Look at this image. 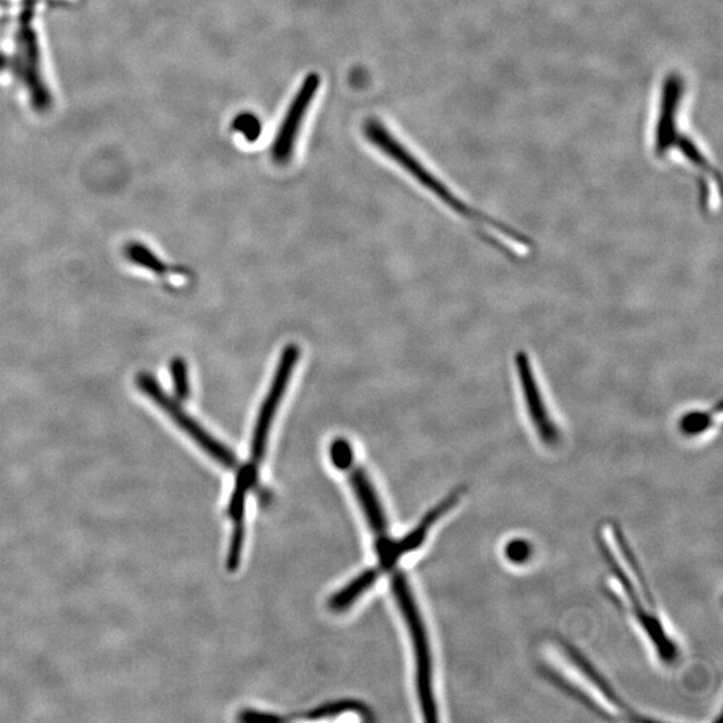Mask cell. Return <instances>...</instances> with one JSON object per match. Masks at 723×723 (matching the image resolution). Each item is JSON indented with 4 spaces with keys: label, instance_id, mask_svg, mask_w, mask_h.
<instances>
[{
    "label": "cell",
    "instance_id": "6da1fadb",
    "mask_svg": "<svg viewBox=\"0 0 723 723\" xmlns=\"http://www.w3.org/2000/svg\"><path fill=\"white\" fill-rule=\"evenodd\" d=\"M689 78L667 70L655 90L650 126V152L658 164H675L693 177L699 211L711 215L721 204V173L687 126Z\"/></svg>",
    "mask_w": 723,
    "mask_h": 723
},
{
    "label": "cell",
    "instance_id": "52a82bcc",
    "mask_svg": "<svg viewBox=\"0 0 723 723\" xmlns=\"http://www.w3.org/2000/svg\"><path fill=\"white\" fill-rule=\"evenodd\" d=\"M137 386L150 401L154 402L165 414H168L169 418L187 436L191 437L209 457L224 465L225 468H236L237 458L235 454L227 446L217 441L215 437H212L195 418L189 416L183 406L180 405L179 399L172 398L171 395L167 394V391L161 387L152 374L141 373L138 375Z\"/></svg>",
    "mask_w": 723,
    "mask_h": 723
},
{
    "label": "cell",
    "instance_id": "9c48e42d",
    "mask_svg": "<svg viewBox=\"0 0 723 723\" xmlns=\"http://www.w3.org/2000/svg\"><path fill=\"white\" fill-rule=\"evenodd\" d=\"M462 492H464L462 488L454 489L450 495L446 496L436 507L426 513L424 519L417 524V527L414 528L413 531L406 533L401 539L390 540L387 535L375 536L377 537L375 549H377L379 557V566L377 568L381 571V574L382 572L393 570L395 564H397V561L401 559L402 556L416 551V549L424 544L426 536H428L433 525L460 503Z\"/></svg>",
    "mask_w": 723,
    "mask_h": 723
},
{
    "label": "cell",
    "instance_id": "8fae6325",
    "mask_svg": "<svg viewBox=\"0 0 723 723\" xmlns=\"http://www.w3.org/2000/svg\"><path fill=\"white\" fill-rule=\"evenodd\" d=\"M350 482L353 485L355 495L358 497L359 503L362 505L363 512L373 529L375 536L387 535V520L382 505L379 503L377 493H375L373 485L367 474L361 468L351 466Z\"/></svg>",
    "mask_w": 723,
    "mask_h": 723
},
{
    "label": "cell",
    "instance_id": "2e32d148",
    "mask_svg": "<svg viewBox=\"0 0 723 723\" xmlns=\"http://www.w3.org/2000/svg\"><path fill=\"white\" fill-rule=\"evenodd\" d=\"M171 378L176 399L180 402L187 401L191 397V379L189 367L183 358H175L171 362Z\"/></svg>",
    "mask_w": 723,
    "mask_h": 723
},
{
    "label": "cell",
    "instance_id": "8992f818",
    "mask_svg": "<svg viewBox=\"0 0 723 723\" xmlns=\"http://www.w3.org/2000/svg\"><path fill=\"white\" fill-rule=\"evenodd\" d=\"M393 591L398 606L404 614L406 624H408L410 635H412L414 655H416L417 693L422 714L426 721H437V705L433 693L432 653H430L428 634H426L424 620L421 618L416 600L410 591L408 580L401 572L393 574Z\"/></svg>",
    "mask_w": 723,
    "mask_h": 723
},
{
    "label": "cell",
    "instance_id": "e0dca14e",
    "mask_svg": "<svg viewBox=\"0 0 723 723\" xmlns=\"http://www.w3.org/2000/svg\"><path fill=\"white\" fill-rule=\"evenodd\" d=\"M330 456L331 461H333L337 469L347 470V472H349L351 466L354 465L353 448H351L350 442L345 440V438H337V440L331 444Z\"/></svg>",
    "mask_w": 723,
    "mask_h": 723
},
{
    "label": "cell",
    "instance_id": "ba28073f",
    "mask_svg": "<svg viewBox=\"0 0 723 723\" xmlns=\"http://www.w3.org/2000/svg\"><path fill=\"white\" fill-rule=\"evenodd\" d=\"M34 0H27L19 19L18 46L19 53L15 62V73L23 79L30 90L31 101L35 109L46 110L51 104L50 93L47 92L39 67V46L33 23Z\"/></svg>",
    "mask_w": 723,
    "mask_h": 723
},
{
    "label": "cell",
    "instance_id": "4fadbf2b",
    "mask_svg": "<svg viewBox=\"0 0 723 723\" xmlns=\"http://www.w3.org/2000/svg\"><path fill=\"white\" fill-rule=\"evenodd\" d=\"M379 575L382 574L378 568H370V570L363 572V574L359 575L358 578H355L349 586L342 588V590L337 592V594L331 596V599L329 600V607L331 610L335 612L347 610V608L351 607V604H353L359 596H362L363 592H366L371 586H373L375 580L379 578Z\"/></svg>",
    "mask_w": 723,
    "mask_h": 723
},
{
    "label": "cell",
    "instance_id": "d6986e66",
    "mask_svg": "<svg viewBox=\"0 0 723 723\" xmlns=\"http://www.w3.org/2000/svg\"><path fill=\"white\" fill-rule=\"evenodd\" d=\"M239 721L246 723L282 722L284 717L272 713H262V711L244 710L239 715Z\"/></svg>",
    "mask_w": 723,
    "mask_h": 723
},
{
    "label": "cell",
    "instance_id": "7a4b0ae2",
    "mask_svg": "<svg viewBox=\"0 0 723 723\" xmlns=\"http://www.w3.org/2000/svg\"><path fill=\"white\" fill-rule=\"evenodd\" d=\"M363 133L375 148L385 153L395 164L404 169L412 179L444 204L453 215L460 217L462 223L468 225L477 239L485 246L495 250L509 260L527 259L535 251V240L523 229L507 223L500 217L492 215L484 209L470 203L465 197L453 191L445 181L430 171L420 158L408 148L382 121L369 118L363 125Z\"/></svg>",
    "mask_w": 723,
    "mask_h": 723
},
{
    "label": "cell",
    "instance_id": "7c38bea8",
    "mask_svg": "<svg viewBox=\"0 0 723 723\" xmlns=\"http://www.w3.org/2000/svg\"><path fill=\"white\" fill-rule=\"evenodd\" d=\"M721 414V401H717L714 405L707 406V408L685 410L677 418L678 433L687 440L701 438L705 434L713 432L715 426L719 425Z\"/></svg>",
    "mask_w": 723,
    "mask_h": 723
},
{
    "label": "cell",
    "instance_id": "3957f363",
    "mask_svg": "<svg viewBox=\"0 0 723 723\" xmlns=\"http://www.w3.org/2000/svg\"><path fill=\"white\" fill-rule=\"evenodd\" d=\"M599 545L612 578L618 583L622 592L626 610L649 636L651 645L661 661L666 665H673L679 657L677 643L667 634L665 624L659 618L657 604L647 584L645 572L640 568L622 529L618 525L607 524L600 531Z\"/></svg>",
    "mask_w": 723,
    "mask_h": 723
},
{
    "label": "cell",
    "instance_id": "ac0fdd59",
    "mask_svg": "<svg viewBox=\"0 0 723 723\" xmlns=\"http://www.w3.org/2000/svg\"><path fill=\"white\" fill-rule=\"evenodd\" d=\"M504 555L509 563L525 564L533 555L532 545L524 539H513L505 545Z\"/></svg>",
    "mask_w": 723,
    "mask_h": 723
},
{
    "label": "cell",
    "instance_id": "277c9868",
    "mask_svg": "<svg viewBox=\"0 0 723 723\" xmlns=\"http://www.w3.org/2000/svg\"><path fill=\"white\" fill-rule=\"evenodd\" d=\"M512 377L521 408L537 440L548 448L559 445L561 430L551 398L539 366L528 350L520 349L513 354Z\"/></svg>",
    "mask_w": 723,
    "mask_h": 723
},
{
    "label": "cell",
    "instance_id": "30bf717a",
    "mask_svg": "<svg viewBox=\"0 0 723 723\" xmlns=\"http://www.w3.org/2000/svg\"><path fill=\"white\" fill-rule=\"evenodd\" d=\"M319 86V74H308L303 79L295 97L292 98L286 116H284L282 124L279 126L274 142H272L271 156L276 164L286 165L291 160L304 118H306L312 101L318 94Z\"/></svg>",
    "mask_w": 723,
    "mask_h": 723
},
{
    "label": "cell",
    "instance_id": "5b68a950",
    "mask_svg": "<svg viewBox=\"0 0 723 723\" xmlns=\"http://www.w3.org/2000/svg\"><path fill=\"white\" fill-rule=\"evenodd\" d=\"M300 358V349L298 345H288L284 347L282 355H280L278 366H276L274 377L270 389L267 391L262 406H260L258 418L254 429V436L251 441V457L250 461L239 470L236 481L247 488H254L256 480H258V470L260 462L263 461L266 454L268 437L272 422L278 412L282 399L286 395L288 386H290L292 374L298 365Z\"/></svg>",
    "mask_w": 723,
    "mask_h": 723
},
{
    "label": "cell",
    "instance_id": "44dd1931",
    "mask_svg": "<svg viewBox=\"0 0 723 723\" xmlns=\"http://www.w3.org/2000/svg\"><path fill=\"white\" fill-rule=\"evenodd\" d=\"M9 67H11L9 59H7L5 55L0 54V71H5L9 69Z\"/></svg>",
    "mask_w": 723,
    "mask_h": 723
},
{
    "label": "cell",
    "instance_id": "ffe728a7",
    "mask_svg": "<svg viewBox=\"0 0 723 723\" xmlns=\"http://www.w3.org/2000/svg\"><path fill=\"white\" fill-rule=\"evenodd\" d=\"M239 122H236V128L240 130L241 133H244V136L248 138V140H255L256 137H258L260 125L258 121L251 122L247 121V117H241L239 118Z\"/></svg>",
    "mask_w": 723,
    "mask_h": 723
},
{
    "label": "cell",
    "instance_id": "5bb4252c",
    "mask_svg": "<svg viewBox=\"0 0 723 723\" xmlns=\"http://www.w3.org/2000/svg\"><path fill=\"white\" fill-rule=\"evenodd\" d=\"M349 711H353V713L361 715V717L365 719V721H374L373 713H371L369 707L357 701H339L327 703V705L315 707V709L306 711V713L292 715V717L287 718V721L288 719L296 718L320 719L338 717V715L349 713Z\"/></svg>",
    "mask_w": 723,
    "mask_h": 723
},
{
    "label": "cell",
    "instance_id": "9a60e30c",
    "mask_svg": "<svg viewBox=\"0 0 723 723\" xmlns=\"http://www.w3.org/2000/svg\"><path fill=\"white\" fill-rule=\"evenodd\" d=\"M125 256L138 267L156 275H167L169 267L152 250L141 243H130L125 247Z\"/></svg>",
    "mask_w": 723,
    "mask_h": 723
}]
</instances>
